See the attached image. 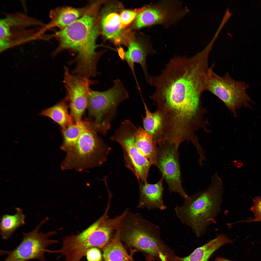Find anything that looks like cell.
Masks as SVG:
<instances>
[{
    "label": "cell",
    "instance_id": "1",
    "mask_svg": "<svg viewBox=\"0 0 261 261\" xmlns=\"http://www.w3.org/2000/svg\"><path fill=\"white\" fill-rule=\"evenodd\" d=\"M208 57L202 52L190 58L178 56L172 58L160 74L150 77L147 82L155 88L151 99L155 102L202 103L210 68Z\"/></svg>",
    "mask_w": 261,
    "mask_h": 261
},
{
    "label": "cell",
    "instance_id": "2",
    "mask_svg": "<svg viewBox=\"0 0 261 261\" xmlns=\"http://www.w3.org/2000/svg\"><path fill=\"white\" fill-rule=\"evenodd\" d=\"M98 3L91 4L80 18L64 28L51 35L59 43L54 56L65 50L77 53L73 73L88 78L99 73L97 64L101 54L96 51V41L100 32L97 20Z\"/></svg>",
    "mask_w": 261,
    "mask_h": 261
},
{
    "label": "cell",
    "instance_id": "3",
    "mask_svg": "<svg viewBox=\"0 0 261 261\" xmlns=\"http://www.w3.org/2000/svg\"><path fill=\"white\" fill-rule=\"evenodd\" d=\"M224 191L222 180L217 172L206 189L184 199L183 204L174 208L181 222L190 227L197 237L204 234L215 222L220 212Z\"/></svg>",
    "mask_w": 261,
    "mask_h": 261
},
{
    "label": "cell",
    "instance_id": "4",
    "mask_svg": "<svg viewBox=\"0 0 261 261\" xmlns=\"http://www.w3.org/2000/svg\"><path fill=\"white\" fill-rule=\"evenodd\" d=\"M120 238L160 261H180V257L165 244L159 227L139 213L126 210L118 229Z\"/></svg>",
    "mask_w": 261,
    "mask_h": 261
},
{
    "label": "cell",
    "instance_id": "5",
    "mask_svg": "<svg viewBox=\"0 0 261 261\" xmlns=\"http://www.w3.org/2000/svg\"><path fill=\"white\" fill-rule=\"evenodd\" d=\"M0 20V52L33 41L49 39L47 24L25 13H4Z\"/></svg>",
    "mask_w": 261,
    "mask_h": 261
},
{
    "label": "cell",
    "instance_id": "6",
    "mask_svg": "<svg viewBox=\"0 0 261 261\" xmlns=\"http://www.w3.org/2000/svg\"><path fill=\"white\" fill-rule=\"evenodd\" d=\"M97 132L91 126L82 132L74 146L66 152L61 165L62 170L81 171L99 166L106 160L111 148Z\"/></svg>",
    "mask_w": 261,
    "mask_h": 261
},
{
    "label": "cell",
    "instance_id": "7",
    "mask_svg": "<svg viewBox=\"0 0 261 261\" xmlns=\"http://www.w3.org/2000/svg\"><path fill=\"white\" fill-rule=\"evenodd\" d=\"M108 90L91 91L88 97L87 108L90 116L104 135L110 128V123L115 116L118 105L129 97L128 93L119 79L113 81Z\"/></svg>",
    "mask_w": 261,
    "mask_h": 261
},
{
    "label": "cell",
    "instance_id": "8",
    "mask_svg": "<svg viewBox=\"0 0 261 261\" xmlns=\"http://www.w3.org/2000/svg\"><path fill=\"white\" fill-rule=\"evenodd\" d=\"M214 65L210 67L206 78L205 90L216 95L225 104L232 114L237 116V110L247 106L252 100L246 93L248 86L235 80L228 72L220 76L214 72Z\"/></svg>",
    "mask_w": 261,
    "mask_h": 261
},
{
    "label": "cell",
    "instance_id": "9",
    "mask_svg": "<svg viewBox=\"0 0 261 261\" xmlns=\"http://www.w3.org/2000/svg\"><path fill=\"white\" fill-rule=\"evenodd\" d=\"M137 128L130 120H126L121 123L110 138L121 146L126 166L132 171L138 180L146 182L152 164L136 147L135 133Z\"/></svg>",
    "mask_w": 261,
    "mask_h": 261
},
{
    "label": "cell",
    "instance_id": "10",
    "mask_svg": "<svg viewBox=\"0 0 261 261\" xmlns=\"http://www.w3.org/2000/svg\"><path fill=\"white\" fill-rule=\"evenodd\" d=\"M48 219H44L33 230L23 233V238L20 244L14 249L10 251H2L7 256L4 261H26L36 259L45 261V254L49 252L47 248L50 245L58 241L50 239L49 237L56 233L55 231L46 233L39 232L40 228Z\"/></svg>",
    "mask_w": 261,
    "mask_h": 261
},
{
    "label": "cell",
    "instance_id": "11",
    "mask_svg": "<svg viewBox=\"0 0 261 261\" xmlns=\"http://www.w3.org/2000/svg\"><path fill=\"white\" fill-rule=\"evenodd\" d=\"M69 102L71 114L76 122L81 120L87 107L88 97L91 91V85L97 82L86 77L71 73L66 67H64L63 81Z\"/></svg>",
    "mask_w": 261,
    "mask_h": 261
},
{
    "label": "cell",
    "instance_id": "12",
    "mask_svg": "<svg viewBox=\"0 0 261 261\" xmlns=\"http://www.w3.org/2000/svg\"><path fill=\"white\" fill-rule=\"evenodd\" d=\"M158 145V168L167 182L170 191L178 193L185 199L188 195L181 184L178 148L167 142Z\"/></svg>",
    "mask_w": 261,
    "mask_h": 261
},
{
    "label": "cell",
    "instance_id": "13",
    "mask_svg": "<svg viewBox=\"0 0 261 261\" xmlns=\"http://www.w3.org/2000/svg\"><path fill=\"white\" fill-rule=\"evenodd\" d=\"M185 11L178 2L164 1L145 6L137 17L138 28L157 24L174 22L183 16Z\"/></svg>",
    "mask_w": 261,
    "mask_h": 261
},
{
    "label": "cell",
    "instance_id": "14",
    "mask_svg": "<svg viewBox=\"0 0 261 261\" xmlns=\"http://www.w3.org/2000/svg\"><path fill=\"white\" fill-rule=\"evenodd\" d=\"M163 179L162 176L159 181L154 184L139 181V199L137 206L138 208L161 210L166 209L163 197Z\"/></svg>",
    "mask_w": 261,
    "mask_h": 261
},
{
    "label": "cell",
    "instance_id": "15",
    "mask_svg": "<svg viewBox=\"0 0 261 261\" xmlns=\"http://www.w3.org/2000/svg\"><path fill=\"white\" fill-rule=\"evenodd\" d=\"M101 22L103 34L106 38L116 44L128 43L130 39L128 32L121 28L120 15L116 12L104 13Z\"/></svg>",
    "mask_w": 261,
    "mask_h": 261
},
{
    "label": "cell",
    "instance_id": "16",
    "mask_svg": "<svg viewBox=\"0 0 261 261\" xmlns=\"http://www.w3.org/2000/svg\"><path fill=\"white\" fill-rule=\"evenodd\" d=\"M88 7V6L81 8L65 6L51 10L49 13L50 20L47 24L48 30L55 27L60 30L63 29L81 17Z\"/></svg>",
    "mask_w": 261,
    "mask_h": 261
},
{
    "label": "cell",
    "instance_id": "17",
    "mask_svg": "<svg viewBox=\"0 0 261 261\" xmlns=\"http://www.w3.org/2000/svg\"><path fill=\"white\" fill-rule=\"evenodd\" d=\"M152 52H153V50L152 49L146 48L134 41L130 42L128 50L125 52V58L134 74L137 83L138 82L135 72L134 63L140 65L143 71L145 80L147 82L150 76L147 69L146 58L149 54Z\"/></svg>",
    "mask_w": 261,
    "mask_h": 261
},
{
    "label": "cell",
    "instance_id": "18",
    "mask_svg": "<svg viewBox=\"0 0 261 261\" xmlns=\"http://www.w3.org/2000/svg\"><path fill=\"white\" fill-rule=\"evenodd\" d=\"M233 240L223 234H218L213 239L195 249L188 256L181 257L180 261H209L211 255L220 247L227 243H232Z\"/></svg>",
    "mask_w": 261,
    "mask_h": 261
},
{
    "label": "cell",
    "instance_id": "19",
    "mask_svg": "<svg viewBox=\"0 0 261 261\" xmlns=\"http://www.w3.org/2000/svg\"><path fill=\"white\" fill-rule=\"evenodd\" d=\"M135 141L140 152L150 161L152 165L158 167L157 145L152 136L144 128H137L135 133Z\"/></svg>",
    "mask_w": 261,
    "mask_h": 261
},
{
    "label": "cell",
    "instance_id": "20",
    "mask_svg": "<svg viewBox=\"0 0 261 261\" xmlns=\"http://www.w3.org/2000/svg\"><path fill=\"white\" fill-rule=\"evenodd\" d=\"M143 101L145 112V117H142L144 129L152 136L156 145L162 142L163 138V125L161 116L157 111L151 112Z\"/></svg>",
    "mask_w": 261,
    "mask_h": 261
},
{
    "label": "cell",
    "instance_id": "21",
    "mask_svg": "<svg viewBox=\"0 0 261 261\" xmlns=\"http://www.w3.org/2000/svg\"><path fill=\"white\" fill-rule=\"evenodd\" d=\"M65 98L54 105L41 111L40 116H46L51 119L64 129L73 123V119L69 113Z\"/></svg>",
    "mask_w": 261,
    "mask_h": 261
},
{
    "label": "cell",
    "instance_id": "22",
    "mask_svg": "<svg viewBox=\"0 0 261 261\" xmlns=\"http://www.w3.org/2000/svg\"><path fill=\"white\" fill-rule=\"evenodd\" d=\"M92 124L88 120H81L62 129L63 137L61 150L66 152L74 146L82 132Z\"/></svg>",
    "mask_w": 261,
    "mask_h": 261
},
{
    "label": "cell",
    "instance_id": "23",
    "mask_svg": "<svg viewBox=\"0 0 261 261\" xmlns=\"http://www.w3.org/2000/svg\"><path fill=\"white\" fill-rule=\"evenodd\" d=\"M16 210L15 214H5L1 218L0 229L3 239H8L17 228L25 224V216L22 210L19 208H17Z\"/></svg>",
    "mask_w": 261,
    "mask_h": 261
},
{
    "label": "cell",
    "instance_id": "24",
    "mask_svg": "<svg viewBox=\"0 0 261 261\" xmlns=\"http://www.w3.org/2000/svg\"><path fill=\"white\" fill-rule=\"evenodd\" d=\"M120 240L117 230L114 237L104 248L103 254L104 261H130L131 259Z\"/></svg>",
    "mask_w": 261,
    "mask_h": 261
},
{
    "label": "cell",
    "instance_id": "25",
    "mask_svg": "<svg viewBox=\"0 0 261 261\" xmlns=\"http://www.w3.org/2000/svg\"><path fill=\"white\" fill-rule=\"evenodd\" d=\"M143 7L134 10H124L120 16L121 28L124 29L129 25L142 11Z\"/></svg>",
    "mask_w": 261,
    "mask_h": 261
},
{
    "label": "cell",
    "instance_id": "26",
    "mask_svg": "<svg viewBox=\"0 0 261 261\" xmlns=\"http://www.w3.org/2000/svg\"><path fill=\"white\" fill-rule=\"evenodd\" d=\"M253 205L250 209L253 213L254 218L244 222H254L256 220L261 218V197L259 196L255 197L253 199Z\"/></svg>",
    "mask_w": 261,
    "mask_h": 261
},
{
    "label": "cell",
    "instance_id": "27",
    "mask_svg": "<svg viewBox=\"0 0 261 261\" xmlns=\"http://www.w3.org/2000/svg\"><path fill=\"white\" fill-rule=\"evenodd\" d=\"M86 255L88 261H101L102 259L101 252L96 247L90 248L87 252Z\"/></svg>",
    "mask_w": 261,
    "mask_h": 261
},
{
    "label": "cell",
    "instance_id": "28",
    "mask_svg": "<svg viewBox=\"0 0 261 261\" xmlns=\"http://www.w3.org/2000/svg\"><path fill=\"white\" fill-rule=\"evenodd\" d=\"M215 261H232L226 259L224 258L217 257L215 260Z\"/></svg>",
    "mask_w": 261,
    "mask_h": 261
},
{
    "label": "cell",
    "instance_id": "29",
    "mask_svg": "<svg viewBox=\"0 0 261 261\" xmlns=\"http://www.w3.org/2000/svg\"><path fill=\"white\" fill-rule=\"evenodd\" d=\"M159 102V103H165V102ZM186 103H191V104H202V103H201V104H193V103H188V102H186Z\"/></svg>",
    "mask_w": 261,
    "mask_h": 261
},
{
    "label": "cell",
    "instance_id": "30",
    "mask_svg": "<svg viewBox=\"0 0 261 261\" xmlns=\"http://www.w3.org/2000/svg\"><path fill=\"white\" fill-rule=\"evenodd\" d=\"M254 222H261V218L256 220Z\"/></svg>",
    "mask_w": 261,
    "mask_h": 261
},
{
    "label": "cell",
    "instance_id": "31",
    "mask_svg": "<svg viewBox=\"0 0 261 261\" xmlns=\"http://www.w3.org/2000/svg\"><path fill=\"white\" fill-rule=\"evenodd\" d=\"M153 261V260H151V261Z\"/></svg>",
    "mask_w": 261,
    "mask_h": 261
}]
</instances>
